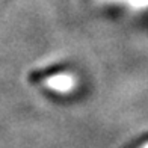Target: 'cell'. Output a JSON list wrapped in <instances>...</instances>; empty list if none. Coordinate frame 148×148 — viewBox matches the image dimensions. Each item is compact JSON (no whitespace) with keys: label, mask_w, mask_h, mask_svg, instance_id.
Listing matches in <instances>:
<instances>
[{"label":"cell","mask_w":148,"mask_h":148,"mask_svg":"<svg viewBox=\"0 0 148 148\" xmlns=\"http://www.w3.org/2000/svg\"><path fill=\"white\" fill-rule=\"evenodd\" d=\"M50 80H51L50 85H51L55 89H58V91H66V89H70V86H71V79H70L68 76L51 77Z\"/></svg>","instance_id":"1"}]
</instances>
